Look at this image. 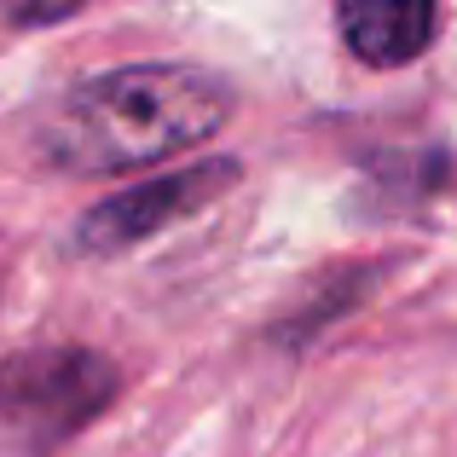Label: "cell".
<instances>
[{"mask_svg": "<svg viewBox=\"0 0 457 457\" xmlns=\"http://www.w3.org/2000/svg\"><path fill=\"white\" fill-rule=\"evenodd\" d=\"M237 93L203 64H122L87 76L41 128L46 162L64 174H122L214 139Z\"/></svg>", "mask_w": 457, "mask_h": 457, "instance_id": "cell-1", "label": "cell"}, {"mask_svg": "<svg viewBox=\"0 0 457 457\" xmlns=\"http://www.w3.org/2000/svg\"><path fill=\"white\" fill-rule=\"evenodd\" d=\"M116 400V365L87 347H35L0 365V440L46 452Z\"/></svg>", "mask_w": 457, "mask_h": 457, "instance_id": "cell-2", "label": "cell"}, {"mask_svg": "<svg viewBox=\"0 0 457 457\" xmlns=\"http://www.w3.org/2000/svg\"><path fill=\"white\" fill-rule=\"evenodd\" d=\"M232 179H237L232 156H209V162L186 168V174H162V179H145V186H128V191H116V197L93 203L76 220V249L81 255L134 249V244H145V237L168 232L174 220H186V214L209 209Z\"/></svg>", "mask_w": 457, "mask_h": 457, "instance_id": "cell-3", "label": "cell"}, {"mask_svg": "<svg viewBox=\"0 0 457 457\" xmlns=\"http://www.w3.org/2000/svg\"><path fill=\"white\" fill-rule=\"evenodd\" d=\"M342 41L377 70H400L435 46L440 0H336Z\"/></svg>", "mask_w": 457, "mask_h": 457, "instance_id": "cell-4", "label": "cell"}, {"mask_svg": "<svg viewBox=\"0 0 457 457\" xmlns=\"http://www.w3.org/2000/svg\"><path fill=\"white\" fill-rule=\"evenodd\" d=\"M81 6H87V0H0L6 23H18V29H41V23H58Z\"/></svg>", "mask_w": 457, "mask_h": 457, "instance_id": "cell-5", "label": "cell"}]
</instances>
